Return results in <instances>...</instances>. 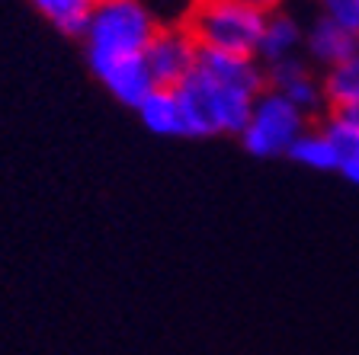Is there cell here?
<instances>
[{
    "label": "cell",
    "mask_w": 359,
    "mask_h": 355,
    "mask_svg": "<svg viewBox=\"0 0 359 355\" xmlns=\"http://www.w3.org/2000/svg\"><path fill=\"white\" fill-rule=\"evenodd\" d=\"M202 0H138L157 29H189Z\"/></svg>",
    "instance_id": "obj_15"
},
{
    "label": "cell",
    "mask_w": 359,
    "mask_h": 355,
    "mask_svg": "<svg viewBox=\"0 0 359 355\" xmlns=\"http://www.w3.org/2000/svg\"><path fill=\"white\" fill-rule=\"evenodd\" d=\"M177 99L187 122V138H215V134H241L254 116L257 97L238 87L205 77L202 71L189 74L177 87Z\"/></svg>",
    "instance_id": "obj_1"
},
{
    "label": "cell",
    "mask_w": 359,
    "mask_h": 355,
    "mask_svg": "<svg viewBox=\"0 0 359 355\" xmlns=\"http://www.w3.org/2000/svg\"><path fill=\"white\" fill-rule=\"evenodd\" d=\"M144 61L157 87L177 90L199 64V42L189 29H157L151 45L144 48Z\"/></svg>",
    "instance_id": "obj_5"
},
{
    "label": "cell",
    "mask_w": 359,
    "mask_h": 355,
    "mask_svg": "<svg viewBox=\"0 0 359 355\" xmlns=\"http://www.w3.org/2000/svg\"><path fill=\"white\" fill-rule=\"evenodd\" d=\"M321 87H324V103H327V112L359 106V52L353 55V58H346L344 64L324 71Z\"/></svg>",
    "instance_id": "obj_13"
},
{
    "label": "cell",
    "mask_w": 359,
    "mask_h": 355,
    "mask_svg": "<svg viewBox=\"0 0 359 355\" xmlns=\"http://www.w3.org/2000/svg\"><path fill=\"white\" fill-rule=\"evenodd\" d=\"M90 71H93V77H97V81L103 83V87L109 90V93L119 99L122 106H128V109H138V106H142L144 99H148L151 93L157 90L154 77H151V71H148L144 55H135V58H119V61H106V64H97V67H90Z\"/></svg>",
    "instance_id": "obj_7"
},
{
    "label": "cell",
    "mask_w": 359,
    "mask_h": 355,
    "mask_svg": "<svg viewBox=\"0 0 359 355\" xmlns=\"http://www.w3.org/2000/svg\"><path fill=\"white\" fill-rule=\"evenodd\" d=\"M318 125H321V132L330 138V144H334V151L340 154V160L350 154H359V125H353L350 118H344L340 112H324V116L318 118Z\"/></svg>",
    "instance_id": "obj_16"
},
{
    "label": "cell",
    "mask_w": 359,
    "mask_h": 355,
    "mask_svg": "<svg viewBox=\"0 0 359 355\" xmlns=\"http://www.w3.org/2000/svg\"><path fill=\"white\" fill-rule=\"evenodd\" d=\"M337 112H340L344 118H350L353 125H359V106H350V109H337Z\"/></svg>",
    "instance_id": "obj_20"
},
{
    "label": "cell",
    "mask_w": 359,
    "mask_h": 355,
    "mask_svg": "<svg viewBox=\"0 0 359 355\" xmlns=\"http://www.w3.org/2000/svg\"><path fill=\"white\" fill-rule=\"evenodd\" d=\"M29 4L52 22L61 36L83 39L87 22H90V10H93L90 0H29Z\"/></svg>",
    "instance_id": "obj_14"
},
{
    "label": "cell",
    "mask_w": 359,
    "mask_h": 355,
    "mask_svg": "<svg viewBox=\"0 0 359 355\" xmlns=\"http://www.w3.org/2000/svg\"><path fill=\"white\" fill-rule=\"evenodd\" d=\"M90 4H103V0H90Z\"/></svg>",
    "instance_id": "obj_21"
},
{
    "label": "cell",
    "mask_w": 359,
    "mask_h": 355,
    "mask_svg": "<svg viewBox=\"0 0 359 355\" xmlns=\"http://www.w3.org/2000/svg\"><path fill=\"white\" fill-rule=\"evenodd\" d=\"M311 125H314L311 118H308L295 103H289L283 93L263 90L254 103V116H250L244 132L238 134V141L250 157L273 160V157L289 154V148Z\"/></svg>",
    "instance_id": "obj_4"
},
{
    "label": "cell",
    "mask_w": 359,
    "mask_h": 355,
    "mask_svg": "<svg viewBox=\"0 0 359 355\" xmlns=\"http://www.w3.org/2000/svg\"><path fill=\"white\" fill-rule=\"evenodd\" d=\"M135 112H138L142 125L148 128L151 134H161V138H187V122H183L177 90L157 87Z\"/></svg>",
    "instance_id": "obj_11"
},
{
    "label": "cell",
    "mask_w": 359,
    "mask_h": 355,
    "mask_svg": "<svg viewBox=\"0 0 359 355\" xmlns=\"http://www.w3.org/2000/svg\"><path fill=\"white\" fill-rule=\"evenodd\" d=\"M196 71H202L205 77L224 83V87H238L260 97L266 90V67L257 58H244V55H224V52H209L199 48V64Z\"/></svg>",
    "instance_id": "obj_9"
},
{
    "label": "cell",
    "mask_w": 359,
    "mask_h": 355,
    "mask_svg": "<svg viewBox=\"0 0 359 355\" xmlns=\"http://www.w3.org/2000/svg\"><path fill=\"white\" fill-rule=\"evenodd\" d=\"M337 173L346 179L350 186H359V154H350L340 160V167H337Z\"/></svg>",
    "instance_id": "obj_18"
},
{
    "label": "cell",
    "mask_w": 359,
    "mask_h": 355,
    "mask_svg": "<svg viewBox=\"0 0 359 355\" xmlns=\"http://www.w3.org/2000/svg\"><path fill=\"white\" fill-rule=\"evenodd\" d=\"M356 52H359V36L346 32L344 26H337V22L324 20V16H314L305 26V48H302V55H305V61L318 74L344 64Z\"/></svg>",
    "instance_id": "obj_8"
},
{
    "label": "cell",
    "mask_w": 359,
    "mask_h": 355,
    "mask_svg": "<svg viewBox=\"0 0 359 355\" xmlns=\"http://www.w3.org/2000/svg\"><path fill=\"white\" fill-rule=\"evenodd\" d=\"M314 7H318V16L359 36V0H314Z\"/></svg>",
    "instance_id": "obj_17"
},
{
    "label": "cell",
    "mask_w": 359,
    "mask_h": 355,
    "mask_svg": "<svg viewBox=\"0 0 359 355\" xmlns=\"http://www.w3.org/2000/svg\"><path fill=\"white\" fill-rule=\"evenodd\" d=\"M266 90H276L283 93L289 103H295L305 112L311 122L327 112L324 103V87H321V74L314 71L305 61V55H295V58L276 61V64H266Z\"/></svg>",
    "instance_id": "obj_6"
},
{
    "label": "cell",
    "mask_w": 359,
    "mask_h": 355,
    "mask_svg": "<svg viewBox=\"0 0 359 355\" xmlns=\"http://www.w3.org/2000/svg\"><path fill=\"white\" fill-rule=\"evenodd\" d=\"M302 48H305V22L289 10L269 13L260 36V48H257V61L266 67L276 61L295 58V55H302Z\"/></svg>",
    "instance_id": "obj_10"
},
{
    "label": "cell",
    "mask_w": 359,
    "mask_h": 355,
    "mask_svg": "<svg viewBox=\"0 0 359 355\" xmlns=\"http://www.w3.org/2000/svg\"><path fill=\"white\" fill-rule=\"evenodd\" d=\"M263 26H266V16L238 0H202L189 22V32L199 42V48L257 58Z\"/></svg>",
    "instance_id": "obj_3"
},
{
    "label": "cell",
    "mask_w": 359,
    "mask_h": 355,
    "mask_svg": "<svg viewBox=\"0 0 359 355\" xmlns=\"http://www.w3.org/2000/svg\"><path fill=\"white\" fill-rule=\"evenodd\" d=\"M154 36L157 26L138 7V0H103V4H93L87 32H83L87 64L97 67L106 64V61L144 55V48L151 45Z\"/></svg>",
    "instance_id": "obj_2"
},
{
    "label": "cell",
    "mask_w": 359,
    "mask_h": 355,
    "mask_svg": "<svg viewBox=\"0 0 359 355\" xmlns=\"http://www.w3.org/2000/svg\"><path fill=\"white\" fill-rule=\"evenodd\" d=\"M238 4L257 10V13H263V16H269V13H279V10H285V4H289V0H238Z\"/></svg>",
    "instance_id": "obj_19"
},
{
    "label": "cell",
    "mask_w": 359,
    "mask_h": 355,
    "mask_svg": "<svg viewBox=\"0 0 359 355\" xmlns=\"http://www.w3.org/2000/svg\"><path fill=\"white\" fill-rule=\"evenodd\" d=\"M285 157H289L292 163L305 167V170H314V173H337V167H340V154L334 151L330 138L321 132L318 122L292 144Z\"/></svg>",
    "instance_id": "obj_12"
}]
</instances>
